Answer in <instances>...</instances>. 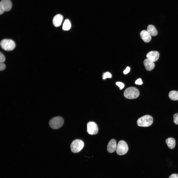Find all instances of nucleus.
Instances as JSON below:
<instances>
[{
  "label": "nucleus",
  "instance_id": "obj_10",
  "mask_svg": "<svg viewBox=\"0 0 178 178\" xmlns=\"http://www.w3.org/2000/svg\"><path fill=\"white\" fill-rule=\"evenodd\" d=\"M117 146L116 140L114 139H112L110 140L108 144L107 151L110 153H112L116 150Z\"/></svg>",
  "mask_w": 178,
  "mask_h": 178
},
{
  "label": "nucleus",
  "instance_id": "obj_17",
  "mask_svg": "<svg viewBox=\"0 0 178 178\" xmlns=\"http://www.w3.org/2000/svg\"><path fill=\"white\" fill-rule=\"evenodd\" d=\"M71 23L70 21L66 19L64 21L62 26L63 29L64 30L67 31L70 28Z\"/></svg>",
  "mask_w": 178,
  "mask_h": 178
},
{
  "label": "nucleus",
  "instance_id": "obj_25",
  "mask_svg": "<svg viewBox=\"0 0 178 178\" xmlns=\"http://www.w3.org/2000/svg\"><path fill=\"white\" fill-rule=\"evenodd\" d=\"M169 178H178V174H172L169 176Z\"/></svg>",
  "mask_w": 178,
  "mask_h": 178
},
{
  "label": "nucleus",
  "instance_id": "obj_11",
  "mask_svg": "<svg viewBox=\"0 0 178 178\" xmlns=\"http://www.w3.org/2000/svg\"><path fill=\"white\" fill-rule=\"evenodd\" d=\"M140 36L142 39L145 43H148L151 40V35L147 30H144L142 31L140 33Z\"/></svg>",
  "mask_w": 178,
  "mask_h": 178
},
{
  "label": "nucleus",
  "instance_id": "obj_15",
  "mask_svg": "<svg viewBox=\"0 0 178 178\" xmlns=\"http://www.w3.org/2000/svg\"><path fill=\"white\" fill-rule=\"evenodd\" d=\"M147 31L151 36H155L157 34V31L155 27L152 25H149L148 26Z\"/></svg>",
  "mask_w": 178,
  "mask_h": 178
},
{
  "label": "nucleus",
  "instance_id": "obj_4",
  "mask_svg": "<svg viewBox=\"0 0 178 178\" xmlns=\"http://www.w3.org/2000/svg\"><path fill=\"white\" fill-rule=\"evenodd\" d=\"M0 45L2 49L7 51L13 50L16 46L15 43L13 40L7 39L2 40L0 42Z\"/></svg>",
  "mask_w": 178,
  "mask_h": 178
},
{
  "label": "nucleus",
  "instance_id": "obj_2",
  "mask_svg": "<svg viewBox=\"0 0 178 178\" xmlns=\"http://www.w3.org/2000/svg\"><path fill=\"white\" fill-rule=\"evenodd\" d=\"M139 95V92L136 88L131 87L126 89L124 91V95L126 98L134 99L137 98Z\"/></svg>",
  "mask_w": 178,
  "mask_h": 178
},
{
  "label": "nucleus",
  "instance_id": "obj_5",
  "mask_svg": "<svg viewBox=\"0 0 178 178\" xmlns=\"http://www.w3.org/2000/svg\"><path fill=\"white\" fill-rule=\"evenodd\" d=\"M84 143L80 139H77L73 141L70 145V149L72 152L76 153L80 152L83 148Z\"/></svg>",
  "mask_w": 178,
  "mask_h": 178
},
{
  "label": "nucleus",
  "instance_id": "obj_12",
  "mask_svg": "<svg viewBox=\"0 0 178 178\" xmlns=\"http://www.w3.org/2000/svg\"><path fill=\"white\" fill-rule=\"evenodd\" d=\"M63 19L62 15L58 14L56 15L53 19V23L54 26L56 27L59 26L61 25Z\"/></svg>",
  "mask_w": 178,
  "mask_h": 178
},
{
  "label": "nucleus",
  "instance_id": "obj_3",
  "mask_svg": "<svg viewBox=\"0 0 178 178\" xmlns=\"http://www.w3.org/2000/svg\"><path fill=\"white\" fill-rule=\"evenodd\" d=\"M64 120L60 116H56L51 119L49 122V125L52 129H57L61 127L64 123Z\"/></svg>",
  "mask_w": 178,
  "mask_h": 178
},
{
  "label": "nucleus",
  "instance_id": "obj_24",
  "mask_svg": "<svg viewBox=\"0 0 178 178\" xmlns=\"http://www.w3.org/2000/svg\"><path fill=\"white\" fill-rule=\"evenodd\" d=\"M130 68L128 67H126V69L123 71V73L125 74H126L128 73L130 70Z\"/></svg>",
  "mask_w": 178,
  "mask_h": 178
},
{
  "label": "nucleus",
  "instance_id": "obj_19",
  "mask_svg": "<svg viewBox=\"0 0 178 178\" xmlns=\"http://www.w3.org/2000/svg\"><path fill=\"white\" fill-rule=\"evenodd\" d=\"M173 122L175 124L178 125V113L175 114L173 116Z\"/></svg>",
  "mask_w": 178,
  "mask_h": 178
},
{
  "label": "nucleus",
  "instance_id": "obj_8",
  "mask_svg": "<svg viewBox=\"0 0 178 178\" xmlns=\"http://www.w3.org/2000/svg\"><path fill=\"white\" fill-rule=\"evenodd\" d=\"M87 132L90 135H94L97 134L98 129L97 124L93 122H88L87 125Z\"/></svg>",
  "mask_w": 178,
  "mask_h": 178
},
{
  "label": "nucleus",
  "instance_id": "obj_23",
  "mask_svg": "<svg viewBox=\"0 0 178 178\" xmlns=\"http://www.w3.org/2000/svg\"><path fill=\"white\" fill-rule=\"evenodd\" d=\"M135 83L136 84L141 85L143 84V82L141 79L139 78L135 82Z\"/></svg>",
  "mask_w": 178,
  "mask_h": 178
},
{
  "label": "nucleus",
  "instance_id": "obj_7",
  "mask_svg": "<svg viewBox=\"0 0 178 178\" xmlns=\"http://www.w3.org/2000/svg\"><path fill=\"white\" fill-rule=\"evenodd\" d=\"M12 7V3L10 0H1L0 2V14H2L4 11L10 10Z\"/></svg>",
  "mask_w": 178,
  "mask_h": 178
},
{
  "label": "nucleus",
  "instance_id": "obj_22",
  "mask_svg": "<svg viewBox=\"0 0 178 178\" xmlns=\"http://www.w3.org/2000/svg\"><path fill=\"white\" fill-rule=\"evenodd\" d=\"M6 67L5 65L3 63H0V71L3 70L5 69Z\"/></svg>",
  "mask_w": 178,
  "mask_h": 178
},
{
  "label": "nucleus",
  "instance_id": "obj_13",
  "mask_svg": "<svg viewBox=\"0 0 178 178\" xmlns=\"http://www.w3.org/2000/svg\"><path fill=\"white\" fill-rule=\"evenodd\" d=\"M143 63L146 69L148 71L152 70L155 66L154 62L148 58L144 60Z\"/></svg>",
  "mask_w": 178,
  "mask_h": 178
},
{
  "label": "nucleus",
  "instance_id": "obj_16",
  "mask_svg": "<svg viewBox=\"0 0 178 178\" xmlns=\"http://www.w3.org/2000/svg\"><path fill=\"white\" fill-rule=\"evenodd\" d=\"M169 97L172 100H178V91L175 90L170 91L169 94Z\"/></svg>",
  "mask_w": 178,
  "mask_h": 178
},
{
  "label": "nucleus",
  "instance_id": "obj_6",
  "mask_svg": "<svg viewBox=\"0 0 178 178\" xmlns=\"http://www.w3.org/2000/svg\"><path fill=\"white\" fill-rule=\"evenodd\" d=\"M128 150V146L126 143L124 141L121 140L117 144L116 152L118 155H123L127 153Z\"/></svg>",
  "mask_w": 178,
  "mask_h": 178
},
{
  "label": "nucleus",
  "instance_id": "obj_21",
  "mask_svg": "<svg viewBox=\"0 0 178 178\" xmlns=\"http://www.w3.org/2000/svg\"><path fill=\"white\" fill-rule=\"evenodd\" d=\"M5 60V58L3 54L1 52H0V62L3 63Z\"/></svg>",
  "mask_w": 178,
  "mask_h": 178
},
{
  "label": "nucleus",
  "instance_id": "obj_14",
  "mask_svg": "<svg viewBox=\"0 0 178 178\" xmlns=\"http://www.w3.org/2000/svg\"><path fill=\"white\" fill-rule=\"evenodd\" d=\"M168 147L170 149H174L176 145V141L175 139L172 137L168 138L165 141Z\"/></svg>",
  "mask_w": 178,
  "mask_h": 178
},
{
  "label": "nucleus",
  "instance_id": "obj_9",
  "mask_svg": "<svg viewBox=\"0 0 178 178\" xmlns=\"http://www.w3.org/2000/svg\"><path fill=\"white\" fill-rule=\"evenodd\" d=\"M159 56V53L156 51H151L149 52L146 55L147 58L154 62H156L158 59Z\"/></svg>",
  "mask_w": 178,
  "mask_h": 178
},
{
  "label": "nucleus",
  "instance_id": "obj_20",
  "mask_svg": "<svg viewBox=\"0 0 178 178\" xmlns=\"http://www.w3.org/2000/svg\"><path fill=\"white\" fill-rule=\"evenodd\" d=\"M116 84L119 87L120 89H122L124 87V84L120 82H117L116 83Z\"/></svg>",
  "mask_w": 178,
  "mask_h": 178
},
{
  "label": "nucleus",
  "instance_id": "obj_1",
  "mask_svg": "<svg viewBox=\"0 0 178 178\" xmlns=\"http://www.w3.org/2000/svg\"><path fill=\"white\" fill-rule=\"evenodd\" d=\"M153 117L149 115H145L138 119L137 123L140 127H148L151 126L153 123Z\"/></svg>",
  "mask_w": 178,
  "mask_h": 178
},
{
  "label": "nucleus",
  "instance_id": "obj_18",
  "mask_svg": "<svg viewBox=\"0 0 178 178\" xmlns=\"http://www.w3.org/2000/svg\"><path fill=\"white\" fill-rule=\"evenodd\" d=\"M111 74L109 72H106L103 74L102 77L103 79H105L107 78H111Z\"/></svg>",
  "mask_w": 178,
  "mask_h": 178
}]
</instances>
